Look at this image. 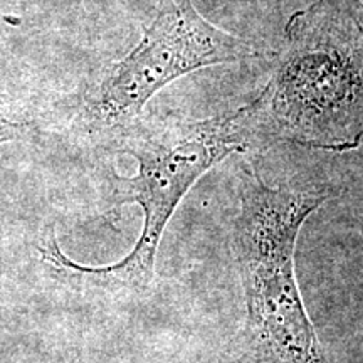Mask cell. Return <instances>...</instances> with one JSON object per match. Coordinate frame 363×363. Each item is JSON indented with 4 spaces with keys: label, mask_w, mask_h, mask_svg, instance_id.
<instances>
[{
    "label": "cell",
    "mask_w": 363,
    "mask_h": 363,
    "mask_svg": "<svg viewBox=\"0 0 363 363\" xmlns=\"http://www.w3.org/2000/svg\"><path fill=\"white\" fill-rule=\"evenodd\" d=\"M252 101L259 138L347 152L363 138V0H315L286 22Z\"/></svg>",
    "instance_id": "cell-1"
},
{
    "label": "cell",
    "mask_w": 363,
    "mask_h": 363,
    "mask_svg": "<svg viewBox=\"0 0 363 363\" xmlns=\"http://www.w3.org/2000/svg\"><path fill=\"white\" fill-rule=\"evenodd\" d=\"M254 140H259V133L249 103L207 120L174 121L130 136L123 152L136 158L138 174L116 180V197L121 203H138L143 211V229L135 247L113 264L81 266L67 259L51 230L40 244L43 259L81 283L135 291L148 288L162 235L182 199L202 175L229 155L246 152Z\"/></svg>",
    "instance_id": "cell-2"
},
{
    "label": "cell",
    "mask_w": 363,
    "mask_h": 363,
    "mask_svg": "<svg viewBox=\"0 0 363 363\" xmlns=\"http://www.w3.org/2000/svg\"><path fill=\"white\" fill-rule=\"evenodd\" d=\"M337 195L330 185L271 187L256 170L244 182L234 249L256 363H328L299 291L294 251L308 217Z\"/></svg>",
    "instance_id": "cell-3"
},
{
    "label": "cell",
    "mask_w": 363,
    "mask_h": 363,
    "mask_svg": "<svg viewBox=\"0 0 363 363\" xmlns=\"http://www.w3.org/2000/svg\"><path fill=\"white\" fill-rule=\"evenodd\" d=\"M267 56L252 40L208 22L194 0H163L138 44L86 91L79 120L93 131L130 128L172 81L203 67Z\"/></svg>",
    "instance_id": "cell-4"
},
{
    "label": "cell",
    "mask_w": 363,
    "mask_h": 363,
    "mask_svg": "<svg viewBox=\"0 0 363 363\" xmlns=\"http://www.w3.org/2000/svg\"><path fill=\"white\" fill-rule=\"evenodd\" d=\"M29 133V125L11 120H0V145L16 142Z\"/></svg>",
    "instance_id": "cell-5"
}]
</instances>
